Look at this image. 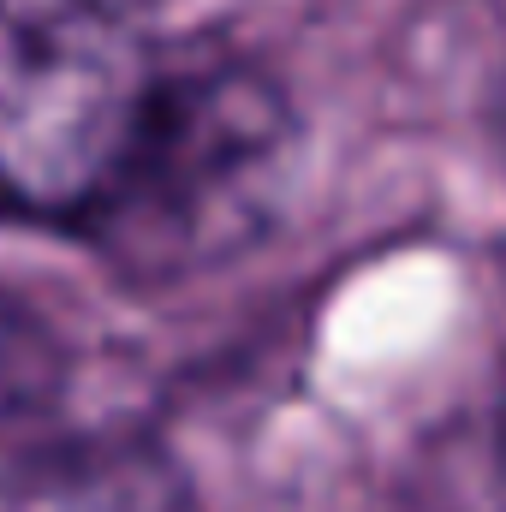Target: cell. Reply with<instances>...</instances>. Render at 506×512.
<instances>
[{
    "mask_svg": "<svg viewBox=\"0 0 506 512\" xmlns=\"http://www.w3.org/2000/svg\"><path fill=\"white\" fill-rule=\"evenodd\" d=\"M286 149L292 108L251 66L155 78L126 173L90 233L137 280L227 262L280 209Z\"/></svg>",
    "mask_w": 506,
    "mask_h": 512,
    "instance_id": "obj_1",
    "label": "cell"
},
{
    "mask_svg": "<svg viewBox=\"0 0 506 512\" xmlns=\"http://www.w3.org/2000/svg\"><path fill=\"white\" fill-rule=\"evenodd\" d=\"M108 24L90 12L0 48V209L18 221L90 233L126 173L155 78Z\"/></svg>",
    "mask_w": 506,
    "mask_h": 512,
    "instance_id": "obj_2",
    "label": "cell"
},
{
    "mask_svg": "<svg viewBox=\"0 0 506 512\" xmlns=\"http://www.w3.org/2000/svg\"><path fill=\"white\" fill-rule=\"evenodd\" d=\"M84 12H96V18H126V12H143V6H155V0H78Z\"/></svg>",
    "mask_w": 506,
    "mask_h": 512,
    "instance_id": "obj_3",
    "label": "cell"
},
{
    "mask_svg": "<svg viewBox=\"0 0 506 512\" xmlns=\"http://www.w3.org/2000/svg\"><path fill=\"white\" fill-rule=\"evenodd\" d=\"M501 143H506V84H501Z\"/></svg>",
    "mask_w": 506,
    "mask_h": 512,
    "instance_id": "obj_4",
    "label": "cell"
}]
</instances>
